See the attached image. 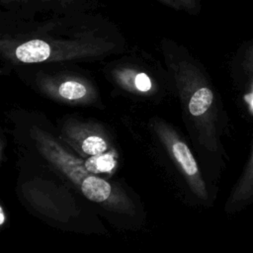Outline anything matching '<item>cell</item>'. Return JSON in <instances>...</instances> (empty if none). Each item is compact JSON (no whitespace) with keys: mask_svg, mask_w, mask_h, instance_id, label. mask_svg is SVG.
<instances>
[{"mask_svg":"<svg viewBox=\"0 0 253 253\" xmlns=\"http://www.w3.org/2000/svg\"><path fill=\"white\" fill-rule=\"evenodd\" d=\"M134 83H135L136 88L142 92H146V91L150 90V88H151V81L145 73H138L135 76Z\"/></svg>","mask_w":253,"mask_h":253,"instance_id":"30bf717a","label":"cell"},{"mask_svg":"<svg viewBox=\"0 0 253 253\" xmlns=\"http://www.w3.org/2000/svg\"><path fill=\"white\" fill-rule=\"evenodd\" d=\"M37 140L42 153L56 164L70 179L81 185L83 179L87 177L89 173L85 165L80 160L65 152L56 142L42 135L39 131Z\"/></svg>","mask_w":253,"mask_h":253,"instance_id":"6da1fadb","label":"cell"},{"mask_svg":"<svg viewBox=\"0 0 253 253\" xmlns=\"http://www.w3.org/2000/svg\"><path fill=\"white\" fill-rule=\"evenodd\" d=\"M172 152L174 157L179 162L180 166L183 168L184 172L191 177H196L199 174L198 165L196 160L190 151L189 147L180 140H175L172 143Z\"/></svg>","mask_w":253,"mask_h":253,"instance_id":"5b68a950","label":"cell"},{"mask_svg":"<svg viewBox=\"0 0 253 253\" xmlns=\"http://www.w3.org/2000/svg\"><path fill=\"white\" fill-rule=\"evenodd\" d=\"M1 221H0V223H1V225L4 223V219H5V215H4V211H3V209H1Z\"/></svg>","mask_w":253,"mask_h":253,"instance_id":"8fae6325","label":"cell"},{"mask_svg":"<svg viewBox=\"0 0 253 253\" xmlns=\"http://www.w3.org/2000/svg\"><path fill=\"white\" fill-rule=\"evenodd\" d=\"M83 195L92 202H105L111 195V185L102 178L87 176L83 179L81 185Z\"/></svg>","mask_w":253,"mask_h":253,"instance_id":"277c9868","label":"cell"},{"mask_svg":"<svg viewBox=\"0 0 253 253\" xmlns=\"http://www.w3.org/2000/svg\"><path fill=\"white\" fill-rule=\"evenodd\" d=\"M116 161L112 153L91 155L85 162V168L90 173L110 172L115 167Z\"/></svg>","mask_w":253,"mask_h":253,"instance_id":"52a82bcc","label":"cell"},{"mask_svg":"<svg viewBox=\"0 0 253 253\" xmlns=\"http://www.w3.org/2000/svg\"><path fill=\"white\" fill-rule=\"evenodd\" d=\"M16 57L24 63L42 62L50 55V47L43 41L33 40L16 48Z\"/></svg>","mask_w":253,"mask_h":253,"instance_id":"3957f363","label":"cell"},{"mask_svg":"<svg viewBox=\"0 0 253 253\" xmlns=\"http://www.w3.org/2000/svg\"><path fill=\"white\" fill-rule=\"evenodd\" d=\"M213 102L212 91L208 87L199 88L191 97L189 102V112L195 117L206 114Z\"/></svg>","mask_w":253,"mask_h":253,"instance_id":"8992f818","label":"cell"},{"mask_svg":"<svg viewBox=\"0 0 253 253\" xmlns=\"http://www.w3.org/2000/svg\"><path fill=\"white\" fill-rule=\"evenodd\" d=\"M58 93L61 97L67 100H77L84 97L87 90L81 83L75 81H66L59 86Z\"/></svg>","mask_w":253,"mask_h":253,"instance_id":"ba28073f","label":"cell"},{"mask_svg":"<svg viewBox=\"0 0 253 253\" xmlns=\"http://www.w3.org/2000/svg\"><path fill=\"white\" fill-rule=\"evenodd\" d=\"M253 200V151L243 174L241 175L234 191L231 194L229 204L232 207L247 205Z\"/></svg>","mask_w":253,"mask_h":253,"instance_id":"7a4b0ae2","label":"cell"},{"mask_svg":"<svg viewBox=\"0 0 253 253\" xmlns=\"http://www.w3.org/2000/svg\"><path fill=\"white\" fill-rule=\"evenodd\" d=\"M81 148L83 152L86 154L99 155L104 153L107 150V143L100 136L90 135L83 140L81 144Z\"/></svg>","mask_w":253,"mask_h":253,"instance_id":"9c48e42d","label":"cell"}]
</instances>
